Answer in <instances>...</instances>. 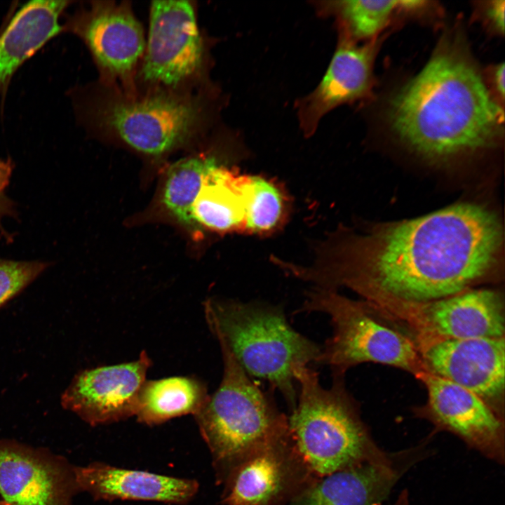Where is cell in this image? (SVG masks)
I'll use <instances>...</instances> for the list:
<instances>
[{
	"mask_svg": "<svg viewBox=\"0 0 505 505\" xmlns=\"http://www.w3.org/2000/svg\"><path fill=\"white\" fill-rule=\"evenodd\" d=\"M393 133L417 153L445 159L493 145L504 111L459 45L443 42L390 100Z\"/></svg>",
	"mask_w": 505,
	"mask_h": 505,
	"instance_id": "obj_2",
	"label": "cell"
},
{
	"mask_svg": "<svg viewBox=\"0 0 505 505\" xmlns=\"http://www.w3.org/2000/svg\"><path fill=\"white\" fill-rule=\"evenodd\" d=\"M425 358L436 375L481 398L495 397L504 389V337L443 339L427 349Z\"/></svg>",
	"mask_w": 505,
	"mask_h": 505,
	"instance_id": "obj_15",
	"label": "cell"
},
{
	"mask_svg": "<svg viewBox=\"0 0 505 505\" xmlns=\"http://www.w3.org/2000/svg\"><path fill=\"white\" fill-rule=\"evenodd\" d=\"M429 327L444 339L504 337L503 304L493 290H476L429 302Z\"/></svg>",
	"mask_w": 505,
	"mask_h": 505,
	"instance_id": "obj_17",
	"label": "cell"
},
{
	"mask_svg": "<svg viewBox=\"0 0 505 505\" xmlns=\"http://www.w3.org/2000/svg\"><path fill=\"white\" fill-rule=\"evenodd\" d=\"M505 67L504 63L502 62L501 64L497 65L494 68L493 71V84L494 86V89L497 91L499 96H500L502 99V100L504 98V75H505Z\"/></svg>",
	"mask_w": 505,
	"mask_h": 505,
	"instance_id": "obj_27",
	"label": "cell"
},
{
	"mask_svg": "<svg viewBox=\"0 0 505 505\" xmlns=\"http://www.w3.org/2000/svg\"><path fill=\"white\" fill-rule=\"evenodd\" d=\"M241 192L245 208V227L252 231H268L278 222L282 197L271 182L257 176H241Z\"/></svg>",
	"mask_w": 505,
	"mask_h": 505,
	"instance_id": "obj_24",
	"label": "cell"
},
{
	"mask_svg": "<svg viewBox=\"0 0 505 505\" xmlns=\"http://www.w3.org/2000/svg\"><path fill=\"white\" fill-rule=\"evenodd\" d=\"M223 375L217 389L194 415L221 478L244 458L289 436L288 418L280 412L240 365L220 344Z\"/></svg>",
	"mask_w": 505,
	"mask_h": 505,
	"instance_id": "obj_5",
	"label": "cell"
},
{
	"mask_svg": "<svg viewBox=\"0 0 505 505\" xmlns=\"http://www.w3.org/2000/svg\"><path fill=\"white\" fill-rule=\"evenodd\" d=\"M152 364L142 350L135 361L81 371L62 393L61 404L92 426L135 416Z\"/></svg>",
	"mask_w": 505,
	"mask_h": 505,
	"instance_id": "obj_10",
	"label": "cell"
},
{
	"mask_svg": "<svg viewBox=\"0 0 505 505\" xmlns=\"http://www.w3.org/2000/svg\"><path fill=\"white\" fill-rule=\"evenodd\" d=\"M213 157L198 155L174 163L168 169L163 189V204L175 218L194 227L193 206L205 175L216 163Z\"/></svg>",
	"mask_w": 505,
	"mask_h": 505,
	"instance_id": "obj_23",
	"label": "cell"
},
{
	"mask_svg": "<svg viewBox=\"0 0 505 505\" xmlns=\"http://www.w3.org/2000/svg\"><path fill=\"white\" fill-rule=\"evenodd\" d=\"M504 0L490 1L486 7V17L493 27L500 34L504 32Z\"/></svg>",
	"mask_w": 505,
	"mask_h": 505,
	"instance_id": "obj_26",
	"label": "cell"
},
{
	"mask_svg": "<svg viewBox=\"0 0 505 505\" xmlns=\"http://www.w3.org/2000/svg\"><path fill=\"white\" fill-rule=\"evenodd\" d=\"M0 505H8L6 502L3 500H0Z\"/></svg>",
	"mask_w": 505,
	"mask_h": 505,
	"instance_id": "obj_29",
	"label": "cell"
},
{
	"mask_svg": "<svg viewBox=\"0 0 505 505\" xmlns=\"http://www.w3.org/2000/svg\"><path fill=\"white\" fill-rule=\"evenodd\" d=\"M72 2L31 1L22 6L0 35V97L18 69L51 39L62 33L60 18Z\"/></svg>",
	"mask_w": 505,
	"mask_h": 505,
	"instance_id": "obj_18",
	"label": "cell"
},
{
	"mask_svg": "<svg viewBox=\"0 0 505 505\" xmlns=\"http://www.w3.org/2000/svg\"><path fill=\"white\" fill-rule=\"evenodd\" d=\"M241 176L213 164L204 176L193 206L196 224L228 231L244 224L245 208L241 192Z\"/></svg>",
	"mask_w": 505,
	"mask_h": 505,
	"instance_id": "obj_21",
	"label": "cell"
},
{
	"mask_svg": "<svg viewBox=\"0 0 505 505\" xmlns=\"http://www.w3.org/2000/svg\"><path fill=\"white\" fill-rule=\"evenodd\" d=\"M376 43L357 42L340 35L325 74L316 88L297 102L304 135H312L321 119L337 107L360 99L370 90Z\"/></svg>",
	"mask_w": 505,
	"mask_h": 505,
	"instance_id": "obj_14",
	"label": "cell"
},
{
	"mask_svg": "<svg viewBox=\"0 0 505 505\" xmlns=\"http://www.w3.org/2000/svg\"><path fill=\"white\" fill-rule=\"evenodd\" d=\"M316 8L323 16H335L340 35L353 41L370 39L388 23L394 11L400 9L399 1H325Z\"/></svg>",
	"mask_w": 505,
	"mask_h": 505,
	"instance_id": "obj_22",
	"label": "cell"
},
{
	"mask_svg": "<svg viewBox=\"0 0 505 505\" xmlns=\"http://www.w3.org/2000/svg\"><path fill=\"white\" fill-rule=\"evenodd\" d=\"M144 54L140 76L149 84L173 90L203 74L206 50L191 2H152Z\"/></svg>",
	"mask_w": 505,
	"mask_h": 505,
	"instance_id": "obj_8",
	"label": "cell"
},
{
	"mask_svg": "<svg viewBox=\"0 0 505 505\" xmlns=\"http://www.w3.org/2000/svg\"><path fill=\"white\" fill-rule=\"evenodd\" d=\"M79 491L95 499L154 501L185 504L198 490L193 479L176 478L145 471L116 467L102 462L73 466Z\"/></svg>",
	"mask_w": 505,
	"mask_h": 505,
	"instance_id": "obj_16",
	"label": "cell"
},
{
	"mask_svg": "<svg viewBox=\"0 0 505 505\" xmlns=\"http://www.w3.org/2000/svg\"><path fill=\"white\" fill-rule=\"evenodd\" d=\"M61 25L62 33L84 42L103 76L130 79L144 55L145 40L128 2L91 1L67 15Z\"/></svg>",
	"mask_w": 505,
	"mask_h": 505,
	"instance_id": "obj_9",
	"label": "cell"
},
{
	"mask_svg": "<svg viewBox=\"0 0 505 505\" xmlns=\"http://www.w3.org/2000/svg\"><path fill=\"white\" fill-rule=\"evenodd\" d=\"M209 396L206 384L194 377L147 379L139 394L135 416L139 422L148 426L183 415L194 416Z\"/></svg>",
	"mask_w": 505,
	"mask_h": 505,
	"instance_id": "obj_20",
	"label": "cell"
},
{
	"mask_svg": "<svg viewBox=\"0 0 505 505\" xmlns=\"http://www.w3.org/2000/svg\"><path fill=\"white\" fill-rule=\"evenodd\" d=\"M297 312H321L330 317L332 335L316 363L329 366L333 377H342L349 367L363 362L405 369L415 363L416 351L406 337L379 323L335 290L315 288Z\"/></svg>",
	"mask_w": 505,
	"mask_h": 505,
	"instance_id": "obj_7",
	"label": "cell"
},
{
	"mask_svg": "<svg viewBox=\"0 0 505 505\" xmlns=\"http://www.w3.org/2000/svg\"><path fill=\"white\" fill-rule=\"evenodd\" d=\"M69 95L79 123L110 135L131 148L159 156L197 137L209 121L208 100L202 94L155 90L135 95L128 90L87 86Z\"/></svg>",
	"mask_w": 505,
	"mask_h": 505,
	"instance_id": "obj_3",
	"label": "cell"
},
{
	"mask_svg": "<svg viewBox=\"0 0 505 505\" xmlns=\"http://www.w3.org/2000/svg\"><path fill=\"white\" fill-rule=\"evenodd\" d=\"M281 443L241 460L226 476L224 505H271L288 485L290 466Z\"/></svg>",
	"mask_w": 505,
	"mask_h": 505,
	"instance_id": "obj_19",
	"label": "cell"
},
{
	"mask_svg": "<svg viewBox=\"0 0 505 505\" xmlns=\"http://www.w3.org/2000/svg\"><path fill=\"white\" fill-rule=\"evenodd\" d=\"M76 491L73 466L0 440V495L8 505H72Z\"/></svg>",
	"mask_w": 505,
	"mask_h": 505,
	"instance_id": "obj_12",
	"label": "cell"
},
{
	"mask_svg": "<svg viewBox=\"0 0 505 505\" xmlns=\"http://www.w3.org/2000/svg\"><path fill=\"white\" fill-rule=\"evenodd\" d=\"M433 417L471 449L498 464L505 460L503 426L497 415L471 391L436 375H426Z\"/></svg>",
	"mask_w": 505,
	"mask_h": 505,
	"instance_id": "obj_13",
	"label": "cell"
},
{
	"mask_svg": "<svg viewBox=\"0 0 505 505\" xmlns=\"http://www.w3.org/2000/svg\"><path fill=\"white\" fill-rule=\"evenodd\" d=\"M423 445L380 455L322 476L290 505H382L399 480L427 455Z\"/></svg>",
	"mask_w": 505,
	"mask_h": 505,
	"instance_id": "obj_11",
	"label": "cell"
},
{
	"mask_svg": "<svg viewBox=\"0 0 505 505\" xmlns=\"http://www.w3.org/2000/svg\"><path fill=\"white\" fill-rule=\"evenodd\" d=\"M49 266L48 262L0 258V307L18 295Z\"/></svg>",
	"mask_w": 505,
	"mask_h": 505,
	"instance_id": "obj_25",
	"label": "cell"
},
{
	"mask_svg": "<svg viewBox=\"0 0 505 505\" xmlns=\"http://www.w3.org/2000/svg\"><path fill=\"white\" fill-rule=\"evenodd\" d=\"M206 321L250 377L268 382L291 410L298 395L295 372L317 363L322 347L294 330L283 310L262 303L208 299Z\"/></svg>",
	"mask_w": 505,
	"mask_h": 505,
	"instance_id": "obj_4",
	"label": "cell"
},
{
	"mask_svg": "<svg viewBox=\"0 0 505 505\" xmlns=\"http://www.w3.org/2000/svg\"><path fill=\"white\" fill-rule=\"evenodd\" d=\"M502 240L486 208L458 203L394 224L381 234L365 267L330 265L337 285L372 283L398 299L432 302L459 293L494 262Z\"/></svg>",
	"mask_w": 505,
	"mask_h": 505,
	"instance_id": "obj_1",
	"label": "cell"
},
{
	"mask_svg": "<svg viewBox=\"0 0 505 505\" xmlns=\"http://www.w3.org/2000/svg\"><path fill=\"white\" fill-rule=\"evenodd\" d=\"M295 375L298 395L288 418L289 436L310 470L322 477L384 452L356 416L342 377H333L332 386L324 388L309 366Z\"/></svg>",
	"mask_w": 505,
	"mask_h": 505,
	"instance_id": "obj_6",
	"label": "cell"
},
{
	"mask_svg": "<svg viewBox=\"0 0 505 505\" xmlns=\"http://www.w3.org/2000/svg\"><path fill=\"white\" fill-rule=\"evenodd\" d=\"M392 505H410L408 491L407 490H403Z\"/></svg>",
	"mask_w": 505,
	"mask_h": 505,
	"instance_id": "obj_28",
	"label": "cell"
}]
</instances>
